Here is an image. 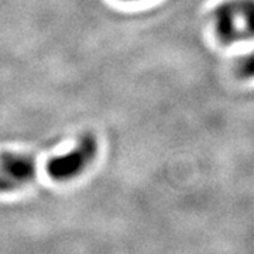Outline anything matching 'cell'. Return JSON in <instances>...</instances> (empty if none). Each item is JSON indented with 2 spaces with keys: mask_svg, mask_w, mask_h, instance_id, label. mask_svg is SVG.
<instances>
[{
  "mask_svg": "<svg viewBox=\"0 0 254 254\" xmlns=\"http://www.w3.org/2000/svg\"><path fill=\"white\" fill-rule=\"evenodd\" d=\"M215 31L223 44L254 38V0H235L215 10Z\"/></svg>",
  "mask_w": 254,
  "mask_h": 254,
  "instance_id": "6da1fadb",
  "label": "cell"
},
{
  "mask_svg": "<svg viewBox=\"0 0 254 254\" xmlns=\"http://www.w3.org/2000/svg\"><path fill=\"white\" fill-rule=\"evenodd\" d=\"M98 143L95 137L86 134L69 153L51 158L47 164V173L55 181H69L81 175L95 160Z\"/></svg>",
  "mask_w": 254,
  "mask_h": 254,
  "instance_id": "7a4b0ae2",
  "label": "cell"
},
{
  "mask_svg": "<svg viewBox=\"0 0 254 254\" xmlns=\"http://www.w3.org/2000/svg\"><path fill=\"white\" fill-rule=\"evenodd\" d=\"M36 175L31 157L7 153L0 157V192H10L24 187Z\"/></svg>",
  "mask_w": 254,
  "mask_h": 254,
  "instance_id": "3957f363",
  "label": "cell"
},
{
  "mask_svg": "<svg viewBox=\"0 0 254 254\" xmlns=\"http://www.w3.org/2000/svg\"><path fill=\"white\" fill-rule=\"evenodd\" d=\"M236 72L243 79L254 78V53H250L239 60L236 65Z\"/></svg>",
  "mask_w": 254,
  "mask_h": 254,
  "instance_id": "277c9868",
  "label": "cell"
}]
</instances>
